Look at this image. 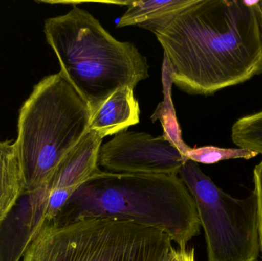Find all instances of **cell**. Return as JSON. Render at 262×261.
<instances>
[{
	"instance_id": "ac0fdd59",
	"label": "cell",
	"mask_w": 262,
	"mask_h": 261,
	"mask_svg": "<svg viewBox=\"0 0 262 261\" xmlns=\"http://www.w3.org/2000/svg\"><path fill=\"white\" fill-rule=\"evenodd\" d=\"M261 20H262V13H261Z\"/></svg>"
},
{
	"instance_id": "6da1fadb",
	"label": "cell",
	"mask_w": 262,
	"mask_h": 261,
	"mask_svg": "<svg viewBox=\"0 0 262 261\" xmlns=\"http://www.w3.org/2000/svg\"><path fill=\"white\" fill-rule=\"evenodd\" d=\"M155 35L172 82L189 94H214L262 73L258 1L195 0Z\"/></svg>"
},
{
	"instance_id": "5b68a950",
	"label": "cell",
	"mask_w": 262,
	"mask_h": 261,
	"mask_svg": "<svg viewBox=\"0 0 262 261\" xmlns=\"http://www.w3.org/2000/svg\"><path fill=\"white\" fill-rule=\"evenodd\" d=\"M173 248L158 228L92 218L64 225L47 222L21 261H167Z\"/></svg>"
},
{
	"instance_id": "9a60e30c",
	"label": "cell",
	"mask_w": 262,
	"mask_h": 261,
	"mask_svg": "<svg viewBox=\"0 0 262 261\" xmlns=\"http://www.w3.org/2000/svg\"><path fill=\"white\" fill-rule=\"evenodd\" d=\"M253 150L243 148H222L214 146L190 148L185 153V157L196 163L214 164L229 159H251L258 156Z\"/></svg>"
},
{
	"instance_id": "ba28073f",
	"label": "cell",
	"mask_w": 262,
	"mask_h": 261,
	"mask_svg": "<svg viewBox=\"0 0 262 261\" xmlns=\"http://www.w3.org/2000/svg\"><path fill=\"white\" fill-rule=\"evenodd\" d=\"M50 191H23L0 221V261H20L46 223Z\"/></svg>"
},
{
	"instance_id": "e0dca14e",
	"label": "cell",
	"mask_w": 262,
	"mask_h": 261,
	"mask_svg": "<svg viewBox=\"0 0 262 261\" xmlns=\"http://www.w3.org/2000/svg\"><path fill=\"white\" fill-rule=\"evenodd\" d=\"M167 261H195V250L188 248L187 247H179L171 251Z\"/></svg>"
},
{
	"instance_id": "4fadbf2b",
	"label": "cell",
	"mask_w": 262,
	"mask_h": 261,
	"mask_svg": "<svg viewBox=\"0 0 262 261\" xmlns=\"http://www.w3.org/2000/svg\"><path fill=\"white\" fill-rule=\"evenodd\" d=\"M172 84V72L170 64L169 61L163 57V84L164 99L163 102L159 104L158 107L156 109L150 119L152 122H155L157 120H160L163 129V136L171 144H173L184 156L190 147L185 144L182 138L181 129L176 116L175 109L171 99V88Z\"/></svg>"
},
{
	"instance_id": "8992f818",
	"label": "cell",
	"mask_w": 262,
	"mask_h": 261,
	"mask_svg": "<svg viewBox=\"0 0 262 261\" xmlns=\"http://www.w3.org/2000/svg\"><path fill=\"white\" fill-rule=\"evenodd\" d=\"M179 176L195 201L204 230L207 261L258 260L261 246L255 190L245 199H235L190 159L183 164Z\"/></svg>"
},
{
	"instance_id": "3957f363",
	"label": "cell",
	"mask_w": 262,
	"mask_h": 261,
	"mask_svg": "<svg viewBox=\"0 0 262 261\" xmlns=\"http://www.w3.org/2000/svg\"><path fill=\"white\" fill-rule=\"evenodd\" d=\"M44 32L66 77L92 116L118 89L149 78V65L133 43L112 36L90 12L73 6L48 18Z\"/></svg>"
},
{
	"instance_id": "30bf717a",
	"label": "cell",
	"mask_w": 262,
	"mask_h": 261,
	"mask_svg": "<svg viewBox=\"0 0 262 261\" xmlns=\"http://www.w3.org/2000/svg\"><path fill=\"white\" fill-rule=\"evenodd\" d=\"M140 122V107L134 89L124 86L111 95L90 121V130L105 136L125 131Z\"/></svg>"
},
{
	"instance_id": "8fae6325",
	"label": "cell",
	"mask_w": 262,
	"mask_h": 261,
	"mask_svg": "<svg viewBox=\"0 0 262 261\" xmlns=\"http://www.w3.org/2000/svg\"><path fill=\"white\" fill-rule=\"evenodd\" d=\"M195 0H135L129 2L127 10L118 23V27L138 26L154 34L168 27Z\"/></svg>"
},
{
	"instance_id": "2e32d148",
	"label": "cell",
	"mask_w": 262,
	"mask_h": 261,
	"mask_svg": "<svg viewBox=\"0 0 262 261\" xmlns=\"http://www.w3.org/2000/svg\"><path fill=\"white\" fill-rule=\"evenodd\" d=\"M254 183L258 205V223H259L260 246L262 254V159L254 170Z\"/></svg>"
},
{
	"instance_id": "7a4b0ae2",
	"label": "cell",
	"mask_w": 262,
	"mask_h": 261,
	"mask_svg": "<svg viewBox=\"0 0 262 261\" xmlns=\"http://www.w3.org/2000/svg\"><path fill=\"white\" fill-rule=\"evenodd\" d=\"M127 220L164 231L179 247L200 233L195 201L177 175L113 173L101 169L81 184L52 222Z\"/></svg>"
},
{
	"instance_id": "9c48e42d",
	"label": "cell",
	"mask_w": 262,
	"mask_h": 261,
	"mask_svg": "<svg viewBox=\"0 0 262 261\" xmlns=\"http://www.w3.org/2000/svg\"><path fill=\"white\" fill-rule=\"evenodd\" d=\"M102 140L98 133L89 130L60 162L44 185L50 191L49 204L52 210L60 211L78 187L99 170L98 155Z\"/></svg>"
},
{
	"instance_id": "7c38bea8",
	"label": "cell",
	"mask_w": 262,
	"mask_h": 261,
	"mask_svg": "<svg viewBox=\"0 0 262 261\" xmlns=\"http://www.w3.org/2000/svg\"><path fill=\"white\" fill-rule=\"evenodd\" d=\"M24 191V180L15 143L0 141V221Z\"/></svg>"
},
{
	"instance_id": "52a82bcc",
	"label": "cell",
	"mask_w": 262,
	"mask_h": 261,
	"mask_svg": "<svg viewBox=\"0 0 262 261\" xmlns=\"http://www.w3.org/2000/svg\"><path fill=\"white\" fill-rule=\"evenodd\" d=\"M186 160L163 135L123 131L101 145L98 165L109 173L179 176Z\"/></svg>"
},
{
	"instance_id": "277c9868",
	"label": "cell",
	"mask_w": 262,
	"mask_h": 261,
	"mask_svg": "<svg viewBox=\"0 0 262 261\" xmlns=\"http://www.w3.org/2000/svg\"><path fill=\"white\" fill-rule=\"evenodd\" d=\"M88 104L61 72L34 87L20 110L15 144L24 191L44 186L66 155L90 130Z\"/></svg>"
},
{
	"instance_id": "5bb4252c",
	"label": "cell",
	"mask_w": 262,
	"mask_h": 261,
	"mask_svg": "<svg viewBox=\"0 0 262 261\" xmlns=\"http://www.w3.org/2000/svg\"><path fill=\"white\" fill-rule=\"evenodd\" d=\"M232 139L239 148L262 155V110L238 119L232 127Z\"/></svg>"
}]
</instances>
